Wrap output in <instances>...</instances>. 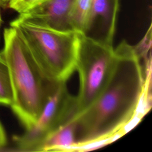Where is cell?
Instances as JSON below:
<instances>
[{
  "mask_svg": "<svg viewBox=\"0 0 152 152\" xmlns=\"http://www.w3.org/2000/svg\"><path fill=\"white\" fill-rule=\"evenodd\" d=\"M115 50V64L106 86L93 103L73 119L76 124L75 148L114 137L137 110L145 86L140 55L125 41Z\"/></svg>",
  "mask_w": 152,
  "mask_h": 152,
  "instance_id": "6da1fadb",
  "label": "cell"
},
{
  "mask_svg": "<svg viewBox=\"0 0 152 152\" xmlns=\"http://www.w3.org/2000/svg\"><path fill=\"white\" fill-rule=\"evenodd\" d=\"M7 64L13 93L12 111L25 126L37 119L61 82L49 78L34 60L23 37L14 26L4 30L1 52Z\"/></svg>",
  "mask_w": 152,
  "mask_h": 152,
  "instance_id": "7a4b0ae2",
  "label": "cell"
},
{
  "mask_svg": "<svg viewBox=\"0 0 152 152\" xmlns=\"http://www.w3.org/2000/svg\"><path fill=\"white\" fill-rule=\"evenodd\" d=\"M10 26L19 30L42 71L53 81L66 82L75 70L79 33L42 27L19 17Z\"/></svg>",
  "mask_w": 152,
  "mask_h": 152,
  "instance_id": "3957f363",
  "label": "cell"
},
{
  "mask_svg": "<svg viewBox=\"0 0 152 152\" xmlns=\"http://www.w3.org/2000/svg\"><path fill=\"white\" fill-rule=\"evenodd\" d=\"M115 61L112 44L79 33L75 69L79 75L80 87L75 96V117L90 106L102 93L112 75Z\"/></svg>",
  "mask_w": 152,
  "mask_h": 152,
  "instance_id": "277c9868",
  "label": "cell"
},
{
  "mask_svg": "<svg viewBox=\"0 0 152 152\" xmlns=\"http://www.w3.org/2000/svg\"><path fill=\"white\" fill-rule=\"evenodd\" d=\"M75 97L68 91L66 82L59 83L36 121L21 135L14 137L17 151H36L40 144L59 127L74 119Z\"/></svg>",
  "mask_w": 152,
  "mask_h": 152,
  "instance_id": "5b68a950",
  "label": "cell"
},
{
  "mask_svg": "<svg viewBox=\"0 0 152 152\" xmlns=\"http://www.w3.org/2000/svg\"><path fill=\"white\" fill-rule=\"evenodd\" d=\"M74 0H44L27 11L19 14L20 18L49 29L75 31L70 20V10Z\"/></svg>",
  "mask_w": 152,
  "mask_h": 152,
  "instance_id": "8992f818",
  "label": "cell"
},
{
  "mask_svg": "<svg viewBox=\"0 0 152 152\" xmlns=\"http://www.w3.org/2000/svg\"><path fill=\"white\" fill-rule=\"evenodd\" d=\"M119 0H91V8L82 34L113 45Z\"/></svg>",
  "mask_w": 152,
  "mask_h": 152,
  "instance_id": "52a82bcc",
  "label": "cell"
},
{
  "mask_svg": "<svg viewBox=\"0 0 152 152\" xmlns=\"http://www.w3.org/2000/svg\"><path fill=\"white\" fill-rule=\"evenodd\" d=\"M76 124L72 119L52 133L38 147L36 151H62L75 148Z\"/></svg>",
  "mask_w": 152,
  "mask_h": 152,
  "instance_id": "ba28073f",
  "label": "cell"
},
{
  "mask_svg": "<svg viewBox=\"0 0 152 152\" xmlns=\"http://www.w3.org/2000/svg\"><path fill=\"white\" fill-rule=\"evenodd\" d=\"M91 0H74L70 10V20L74 30L83 34L88 19Z\"/></svg>",
  "mask_w": 152,
  "mask_h": 152,
  "instance_id": "9c48e42d",
  "label": "cell"
},
{
  "mask_svg": "<svg viewBox=\"0 0 152 152\" xmlns=\"http://www.w3.org/2000/svg\"><path fill=\"white\" fill-rule=\"evenodd\" d=\"M13 101V93L7 64L0 52V104L11 106Z\"/></svg>",
  "mask_w": 152,
  "mask_h": 152,
  "instance_id": "30bf717a",
  "label": "cell"
},
{
  "mask_svg": "<svg viewBox=\"0 0 152 152\" xmlns=\"http://www.w3.org/2000/svg\"><path fill=\"white\" fill-rule=\"evenodd\" d=\"M44 0H0V6L11 9L18 14L25 12Z\"/></svg>",
  "mask_w": 152,
  "mask_h": 152,
  "instance_id": "8fae6325",
  "label": "cell"
},
{
  "mask_svg": "<svg viewBox=\"0 0 152 152\" xmlns=\"http://www.w3.org/2000/svg\"><path fill=\"white\" fill-rule=\"evenodd\" d=\"M7 143V136L4 127L0 121V148L5 145Z\"/></svg>",
  "mask_w": 152,
  "mask_h": 152,
  "instance_id": "7c38bea8",
  "label": "cell"
},
{
  "mask_svg": "<svg viewBox=\"0 0 152 152\" xmlns=\"http://www.w3.org/2000/svg\"><path fill=\"white\" fill-rule=\"evenodd\" d=\"M1 7V6H0ZM2 23V18H1V11H0V27H1V25Z\"/></svg>",
  "mask_w": 152,
  "mask_h": 152,
  "instance_id": "4fadbf2b",
  "label": "cell"
}]
</instances>
